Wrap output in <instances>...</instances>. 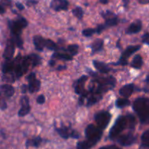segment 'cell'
<instances>
[{"mask_svg": "<svg viewBox=\"0 0 149 149\" xmlns=\"http://www.w3.org/2000/svg\"><path fill=\"white\" fill-rule=\"evenodd\" d=\"M127 127H129V124L128 116H120L115 121V124L111 128L109 133V138L111 140H114L118 138L120 134L127 128Z\"/></svg>", "mask_w": 149, "mask_h": 149, "instance_id": "3", "label": "cell"}, {"mask_svg": "<svg viewBox=\"0 0 149 149\" xmlns=\"http://www.w3.org/2000/svg\"><path fill=\"white\" fill-rule=\"evenodd\" d=\"M142 146L149 148V130L145 131L141 137Z\"/></svg>", "mask_w": 149, "mask_h": 149, "instance_id": "26", "label": "cell"}, {"mask_svg": "<svg viewBox=\"0 0 149 149\" xmlns=\"http://www.w3.org/2000/svg\"><path fill=\"white\" fill-rule=\"evenodd\" d=\"M123 1H124V5L127 6V4H128V0H123Z\"/></svg>", "mask_w": 149, "mask_h": 149, "instance_id": "46", "label": "cell"}, {"mask_svg": "<svg viewBox=\"0 0 149 149\" xmlns=\"http://www.w3.org/2000/svg\"><path fill=\"white\" fill-rule=\"evenodd\" d=\"M93 81L96 82V84L90 89V91L97 95H101L100 94L102 93L112 90L116 83V80L112 77H97Z\"/></svg>", "mask_w": 149, "mask_h": 149, "instance_id": "2", "label": "cell"}, {"mask_svg": "<svg viewBox=\"0 0 149 149\" xmlns=\"http://www.w3.org/2000/svg\"><path fill=\"white\" fill-rule=\"evenodd\" d=\"M27 80L29 81V85H28V90L31 93H37L39 91L40 88V81L36 78V75L34 73H31L28 75Z\"/></svg>", "mask_w": 149, "mask_h": 149, "instance_id": "9", "label": "cell"}, {"mask_svg": "<svg viewBox=\"0 0 149 149\" xmlns=\"http://www.w3.org/2000/svg\"><path fill=\"white\" fill-rule=\"evenodd\" d=\"M103 17L106 19V21H105V26L106 28L112 27V26H114L118 24V18L116 16L113 15V14H112L110 12H107L106 13H104Z\"/></svg>", "mask_w": 149, "mask_h": 149, "instance_id": "15", "label": "cell"}, {"mask_svg": "<svg viewBox=\"0 0 149 149\" xmlns=\"http://www.w3.org/2000/svg\"><path fill=\"white\" fill-rule=\"evenodd\" d=\"M49 63H50V65H51V66L55 65V61H51Z\"/></svg>", "mask_w": 149, "mask_h": 149, "instance_id": "43", "label": "cell"}, {"mask_svg": "<svg viewBox=\"0 0 149 149\" xmlns=\"http://www.w3.org/2000/svg\"><path fill=\"white\" fill-rule=\"evenodd\" d=\"M1 3H2L4 5L6 6H11V0H1Z\"/></svg>", "mask_w": 149, "mask_h": 149, "instance_id": "38", "label": "cell"}, {"mask_svg": "<svg viewBox=\"0 0 149 149\" xmlns=\"http://www.w3.org/2000/svg\"><path fill=\"white\" fill-rule=\"evenodd\" d=\"M29 2H31L30 1H27V4H29ZM34 3H37V1H32V4H34Z\"/></svg>", "mask_w": 149, "mask_h": 149, "instance_id": "47", "label": "cell"}, {"mask_svg": "<svg viewBox=\"0 0 149 149\" xmlns=\"http://www.w3.org/2000/svg\"><path fill=\"white\" fill-rule=\"evenodd\" d=\"M42 142V139L40 137H35V138H32V139L28 140L26 141V146L29 147H38L39 146Z\"/></svg>", "mask_w": 149, "mask_h": 149, "instance_id": "23", "label": "cell"}, {"mask_svg": "<svg viewBox=\"0 0 149 149\" xmlns=\"http://www.w3.org/2000/svg\"><path fill=\"white\" fill-rule=\"evenodd\" d=\"M69 2L67 0H52L51 2V7L55 11L67 10Z\"/></svg>", "mask_w": 149, "mask_h": 149, "instance_id": "13", "label": "cell"}, {"mask_svg": "<svg viewBox=\"0 0 149 149\" xmlns=\"http://www.w3.org/2000/svg\"><path fill=\"white\" fill-rule=\"evenodd\" d=\"M137 1L141 4H147L149 3V0H137Z\"/></svg>", "mask_w": 149, "mask_h": 149, "instance_id": "39", "label": "cell"}, {"mask_svg": "<svg viewBox=\"0 0 149 149\" xmlns=\"http://www.w3.org/2000/svg\"><path fill=\"white\" fill-rule=\"evenodd\" d=\"M136 141H137V137H135L131 133L119 135L117 138V142L123 146H129L134 144Z\"/></svg>", "mask_w": 149, "mask_h": 149, "instance_id": "10", "label": "cell"}, {"mask_svg": "<svg viewBox=\"0 0 149 149\" xmlns=\"http://www.w3.org/2000/svg\"><path fill=\"white\" fill-rule=\"evenodd\" d=\"M29 58L31 59V62H32V66H37V65L40 64L41 63V58L39 55H36V54H32L29 55Z\"/></svg>", "mask_w": 149, "mask_h": 149, "instance_id": "30", "label": "cell"}, {"mask_svg": "<svg viewBox=\"0 0 149 149\" xmlns=\"http://www.w3.org/2000/svg\"><path fill=\"white\" fill-rule=\"evenodd\" d=\"M15 43L13 42V41L12 40V39H9V40L7 41V45H6V47L4 51V54H3V57H4L6 60L12 59L15 52Z\"/></svg>", "mask_w": 149, "mask_h": 149, "instance_id": "12", "label": "cell"}, {"mask_svg": "<svg viewBox=\"0 0 149 149\" xmlns=\"http://www.w3.org/2000/svg\"><path fill=\"white\" fill-rule=\"evenodd\" d=\"M79 50V46L77 45H70L67 47V52H69V55L72 57L77 55Z\"/></svg>", "mask_w": 149, "mask_h": 149, "instance_id": "27", "label": "cell"}, {"mask_svg": "<svg viewBox=\"0 0 149 149\" xmlns=\"http://www.w3.org/2000/svg\"><path fill=\"white\" fill-rule=\"evenodd\" d=\"M94 119L98 127L103 130L109 125V122L111 119V114L108 111H102L95 115Z\"/></svg>", "mask_w": 149, "mask_h": 149, "instance_id": "6", "label": "cell"}, {"mask_svg": "<svg viewBox=\"0 0 149 149\" xmlns=\"http://www.w3.org/2000/svg\"><path fill=\"white\" fill-rule=\"evenodd\" d=\"M93 64L96 70H98L100 73H102V74H108L110 71V67L106 63H102L97 61H93Z\"/></svg>", "mask_w": 149, "mask_h": 149, "instance_id": "20", "label": "cell"}, {"mask_svg": "<svg viewBox=\"0 0 149 149\" xmlns=\"http://www.w3.org/2000/svg\"><path fill=\"white\" fill-rule=\"evenodd\" d=\"M103 44H104V42L102 39H96V40L92 43L91 46V47L92 53L94 54L96 53V52H99V51L102 50V48H103Z\"/></svg>", "mask_w": 149, "mask_h": 149, "instance_id": "21", "label": "cell"}, {"mask_svg": "<svg viewBox=\"0 0 149 149\" xmlns=\"http://www.w3.org/2000/svg\"><path fill=\"white\" fill-rule=\"evenodd\" d=\"M33 42L37 50L42 51L44 49V48H45L46 39H44L42 36H39V35H37V36H34Z\"/></svg>", "mask_w": 149, "mask_h": 149, "instance_id": "17", "label": "cell"}, {"mask_svg": "<svg viewBox=\"0 0 149 149\" xmlns=\"http://www.w3.org/2000/svg\"><path fill=\"white\" fill-rule=\"evenodd\" d=\"M56 132L58 135L64 139H68L69 138H72L74 139L79 138V134L74 130H72L71 128L67 127H61L56 128Z\"/></svg>", "mask_w": 149, "mask_h": 149, "instance_id": "8", "label": "cell"}, {"mask_svg": "<svg viewBox=\"0 0 149 149\" xmlns=\"http://www.w3.org/2000/svg\"><path fill=\"white\" fill-rule=\"evenodd\" d=\"M134 85L133 84H128L121 87L119 90V94L125 98H128L134 92Z\"/></svg>", "mask_w": 149, "mask_h": 149, "instance_id": "18", "label": "cell"}, {"mask_svg": "<svg viewBox=\"0 0 149 149\" xmlns=\"http://www.w3.org/2000/svg\"><path fill=\"white\" fill-rule=\"evenodd\" d=\"M20 104H21V108L19 110L18 114L20 117H23V116H25L26 114H28L30 111L31 108L29 106V97H26V96L22 97L20 99Z\"/></svg>", "mask_w": 149, "mask_h": 149, "instance_id": "11", "label": "cell"}, {"mask_svg": "<svg viewBox=\"0 0 149 149\" xmlns=\"http://www.w3.org/2000/svg\"><path fill=\"white\" fill-rule=\"evenodd\" d=\"M145 82L147 83L148 84H149V74L147 76V77H146V79H145Z\"/></svg>", "mask_w": 149, "mask_h": 149, "instance_id": "45", "label": "cell"}, {"mask_svg": "<svg viewBox=\"0 0 149 149\" xmlns=\"http://www.w3.org/2000/svg\"><path fill=\"white\" fill-rule=\"evenodd\" d=\"M140 49V45H134V46L128 47L124 50V52L122 53L119 61H118L116 63H115V65H127V64H128V61H127V59H128V58L132 55V54H134V52H137V51L139 50Z\"/></svg>", "mask_w": 149, "mask_h": 149, "instance_id": "7", "label": "cell"}, {"mask_svg": "<svg viewBox=\"0 0 149 149\" xmlns=\"http://www.w3.org/2000/svg\"><path fill=\"white\" fill-rule=\"evenodd\" d=\"M133 109L138 116L140 122L143 125L149 124V98L145 97H137L133 103Z\"/></svg>", "mask_w": 149, "mask_h": 149, "instance_id": "1", "label": "cell"}, {"mask_svg": "<svg viewBox=\"0 0 149 149\" xmlns=\"http://www.w3.org/2000/svg\"><path fill=\"white\" fill-rule=\"evenodd\" d=\"M45 97H44L43 95H39L37 97V102L38 104H43L44 103H45Z\"/></svg>", "mask_w": 149, "mask_h": 149, "instance_id": "35", "label": "cell"}, {"mask_svg": "<svg viewBox=\"0 0 149 149\" xmlns=\"http://www.w3.org/2000/svg\"><path fill=\"white\" fill-rule=\"evenodd\" d=\"M7 103H6L5 100L3 98V96L0 94V109L1 110H5L7 109Z\"/></svg>", "mask_w": 149, "mask_h": 149, "instance_id": "33", "label": "cell"}, {"mask_svg": "<svg viewBox=\"0 0 149 149\" xmlns=\"http://www.w3.org/2000/svg\"><path fill=\"white\" fill-rule=\"evenodd\" d=\"M93 146L88 141H83L77 144V149H91Z\"/></svg>", "mask_w": 149, "mask_h": 149, "instance_id": "28", "label": "cell"}, {"mask_svg": "<svg viewBox=\"0 0 149 149\" xmlns=\"http://www.w3.org/2000/svg\"><path fill=\"white\" fill-rule=\"evenodd\" d=\"M130 104V101L127 98H118L115 101V106L117 108H124Z\"/></svg>", "mask_w": 149, "mask_h": 149, "instance_id": "25", "label": "cell"}, {"mask_svg": "<svg viewBox=\"0 0 149 149\" xmlns=\"http://www.w3.org/2000/svg\"><path fill=\"white\" fill-rule=\"evenodd\" d=\"M99 149H121L119 147L116 146L115 145H111V146H104L100 148Z\"/></svg>", "mask_w": 149, "mask_h": 149, "instance_id": "37", "label": "cell"}, {"mask_svg": "<svg viewBox=\"0 0 149 149\" xmlns=\"http://www.w3.org/2000/svg\"><path fill=\"white\" fill-rule=\"evenodd\" d=\"M96 32V30L93 29H84V30L82 31V33L84 36H86V37H89V36H91L93 33Z\"/></svg>", "mask_w": 149, "mask_h": 149, "instance_id": "32", "label": "cell"}, {"mask_svg": "<svg viewBox=\"0 0 149 149\" xmlns=\"http://www.w3.org/2000/svg\"><path fill=\"white\" fill-rule=\"evenodd\" d=\"M88 79V77L87 76H82L80 79H79L77 81H75L74 84V91L75 93H77V95H81L82 94L84 93V92L86 91L84 89V86H85V83H86V80Z\"/></svg>", "mask_w": 149, "mask_h": 149, "instance_id": "14", "label": "cell"}, {"mask_svg": "<svg viewBox=\"0 0 149 149\" xmlns=\"http://www.w3.org/2000/svg\"><path fill=\"white\" fill-rule=\"evenodd\" d=\"M102 98V95H92L89 99H88L87 101V106H92V105L95 104L96 103H97L100 99Z\"/></svg>", "mask_w": 149, "mask_h": 149, "instance_id": "29", "label": "cell"}, {"mask_svg": "<svg viewBox=\"0 0 149 149\" xmlns=\"http://www.w3.org/2000/svg\"><path fill=\"white\" fill-rule=\"evenodd\" d=\"M100 2L102 4H107L108 2V0H100Z\"/></svg>", "mask_w": 149, "mask_h": 149, "instance_id": "44", "label": "cell"}, {"mask_svg": "<svg viewBox=\"0 0 149 149\" xmlns=\"http://www.w3.org/2000/svg\"><path fill=\"white\" fill-rule=\"evenodd\" d=\"M15 89L12 85L8 84L0 86V94L5 97H11L14 95Z\"/></svg>", "mask_w": 149, "mask_h": 149, "instance_id": "16", "label": "cell"}, {"mask_svg": "<svg viewBox=\"0 0 149 149\" xmlns=\"http://www.w3.org/2000/svg\"><path fill=\"white\" fill-rule=\"evenodd\" d=\"M52 58H57L59 60H64V61H71L72 60V57L70 55L67 53H60V52H56L53 55H52Z\"/></svg>", "mask_w": 149, "mask_h": 149, "instance_id": "24", "label": "cell"}, {"mask_svg": "<svg viewBox=\"0 0 149 149\" xmlns=\"http://www.w3.org/2000/svg\"><path fill=\"white\" fill-rule=\"evenodd\" d=\"M106 29V27L105 26V25H99V26H97V28H96V32L97 33H102V31L105 30V29Z\"/></svg>", "mask_w": 149, "mask_h": 149, "instance_id": "36", "label": "cell"}, {"mask_svg": "<svg viewBox=\"0 0 149 149\" xmlns=\"http://www.w3.org/2000/svg\"><path fill=\"white\" fill-rule=\"evenodd\" d=\"M16 7H17L20 10H22L24 9V7L23 6V4H20V3H16Z\"/></svg>", "mask_w": 149, "mask_h": 149, "instance_id": "40", "label": "cell"}, {"mask_svg": "<svg viewBox=\"0 0 149 149\" xmlns=\"http://www.w3.org/2000/svg\"><path fill=\"white\" fill-rule=\"evenodd\" d=\"M21 90H22V93H26V92L28 90V86L23 84V85L22 86V87H21Z\"/></svg>", "mask_w": 149, "mask_h": 149, "instance_id": "41", "label": "cell"}, {"mask_svg": "<svg viewBox=\"0 0 149 149\" xmlns=\"http://www.w3.org/2000/svg\"><path fill=\"white\" fill-rule=\"evenodd\" d=\"M142 29V22L140 20H137L131 23L127 30V33L128 34H134L140 32Z\"/></svg>", "mask_w": 149, "mask_h": 149, "instance_id": "19", "label": "cell"}, {"mask_svg": "<svg viewBox=\"0 0 149 149\" xmlns=\"http://www.w3.org/2000/svg\"><path fill=\"white\" fill-rule=\"evenodd\" d=\"M143 65V61L142 57L140 55H137L134 57L132 61H131V67L135 69H140Z\"/></svg>", "mask_w": 149, "mask_h": 149, "instance_id": "22", "label": "cell"}, {"mask_svg": "<svg viewBox=\"0 0 149 149\" xmlns=\"http://www.w3.org/2000/svg\"><path fill=\"white\" fill-rule=\"evenodd\" d=\"M5 13V9H4V7L0 4V14H3V13Z\"/></svg>", "mask_w": 149, "mask_h": 149, "instance_id": "42", "label": "cell"}, {"mask_svg": "<svg viewBox=\"0 0 149 149\" xmlns=\"http://www.w3.org/2000/svg\"><path fill=\"white\" fill-rule=\"evenodd\" d=\"M9 28L11 31L12 36H20L22 29L26 28L28 25V22L24 17H20L15 20H9Z\"/></svg>", "mask_w": 149, "mask_h": 149, "instance_id": "5", "label": "cell"}, {"mask_svg": "<svg viewBox=\"0 0 149 149\" xmlns=\"http://www.w3.org/2000/svg\"><path fill=\"white\" fill-rule=\"evenodd\" d=\"M142 42H143V43L145 44V45L149 46V32L143 35V37H142Z\"/></svg>", "mask_w": 149, "mask_h": 149, "instance_id": "34", "label": "cell"}, {"mask_svg": "<svg viewBox=\"0 0 149 149\" xmlns=\"http://www.w3.org/2000/svg\"><path fill=\"white\" fill-rule=\"evenodd\" d=\"M85 135L86 137V141L94 146L102 138V130L95 125H89L85 130Z\"/></svg>", "mask_w": 149, "mask_h": 149, "instance_id": "4", "label": "cell"}, {"mask_svg": "<svg viewBox=\"0 0 149 149\" xmlns=\"http://www.w3.org/2000/svg\"><path fill=\"white\" fill-rule=\"evenodd\" d=\"M72 13L75 17H77L78 19H81L83 15V11L81 7H77L72 10Z\"/></svg>", "mask_w": 149, "mask_h": 149, "instance_id": "31", "label": "cell"}]
</instances>
